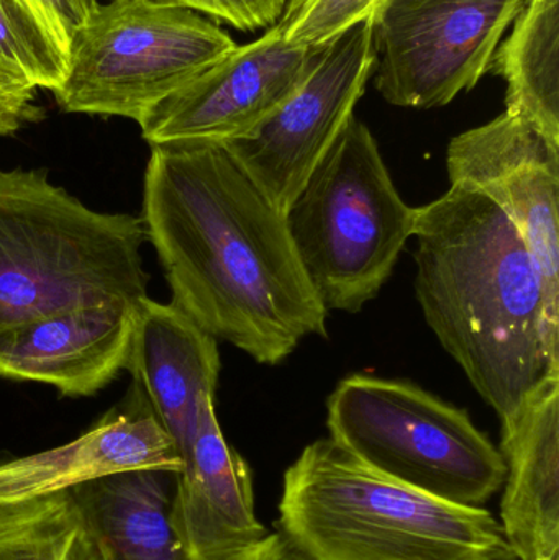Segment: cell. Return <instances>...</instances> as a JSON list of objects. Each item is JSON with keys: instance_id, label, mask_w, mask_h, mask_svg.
I'll list each match as a JSON object with an SVG mask.
<instances>
[{"instance_id": "obj_1", "label": "cell", "mask_w": 559, "mask_h": 560, "mask_svg": "<svg viewBox=\"0 0 559 560\" xmlns=\"http://www.w3.org/2000/svg\"><path fill=\"white\" fill-rule=\"evenodd\" d=\"M173 303L203 331L276 365L327 310L305 278L281 210L225 144H151L143 212Z\"/></svg>"}, {"instance_id": "obj_2", "label": "cell", "mask_w": 559, "mask_h": 560, "mask_svg": "<svg viewBox=\"0 0 559 560\" xmlns=\"http://www.w3.org/2000/svg\"><path fill=\"white\" fill-rule=\"evenodd\" d=\"M416 292L427 325L482 400L511 420L547 375L537 265L492 200L462 186L417 209Z\"/></svg>"}, {"instance_id": "obj_3", "label": "cell", "mask_w": 559, "mask_h": 560, "mask_svg": "<svg viewBox=\"0 0 559 560\" xmlns=\"http://www.w3.org/2000/svg\"><path fill=\"white\" fill-rule=\"evenodd\" d=\"M278 523L312 560H517L488 510L387 479L331 438L286 470Z\"/></svg>"}, {"instance_id": "obj_4", "label": "cell", "mask_w": 559, "mask_h": 560, "mask_svg": "<svg viewBox=\"0 0 559 560\" xmlns=\"http://www.w3.org/2000/svg\"><path fill=\"white\" fill-rule=\"evenodd\" d=\"M141 215L95 212L46 170H0V328L101 303H137L150 275Z\"/></svg>"}, {"instance_id": "obj_5", "label": "cell", "mask_w": 559, "mask_h": 560, "mask_svg": "<svg viewBox=\"0 0 559 560\" xmlns=\"http://www.w3.org/2000/svg\"><path fill=\"white\" fill-rule=\"evenodd\" d=\"M289 235L325 310L357 313L393 275L416 233L370 128L348 121L286 213Z\"/></svg>"}, {"instance_id": "obj_6", "label": "cell", "mask_w": 559, "mask_h": 560, "mask_svg": "<svg viewBox=\"0 0 559 560\" xmlns=\"http://www.w3.org/2000/svg\"><path fill=\"white\" fill-rule=\"evenodd\" d=\"M327 411L335 443L410 489L481 506L504 486V457L469 415L410 382L350 375Z\"/></svg>"}, {"instance_id": "obj_7", "label": "cell", "mask_w": 559, "mask_h": 560, "mask_svg": "<svg viewBox=\"0 0 559 560\" xmlns=\"http://www.w3.org/2000/svg\"><path fill=\"white\" fill-rule=\"evenodd\" d=\"M235 46L216 23L170 0H110L72 36L65 81L53 94L69 114L140 125Z\"/></svg>"}, {"instance_id": "obj_8", "label": "cell", "mask_w": 559, "mask_h": 560, "mask_svg": "<svg viewBox=\"0 0 559 560\" xmlns=\"http://www.w3.org/2000/svg\"><path fill=\"white\" fill-rule=\"evenodd\" d=\"M524 0H384L373 15L376 89L389 104L435 108L471 91Z\"/></svg>"}, {"instance_id": "obj_9", "label": "cell", "mask_w": 559, "mask_h": 560, "mask_svg": "<svg viewBox=\"0 0 559 560\" xmlns=\"http://www.w3.org/2000/svg\"><path fill=\"white\" fill-rule=\"evenodd\" d=\"M374 61L370 16L322 46L298 91L258 131L223 143L284 215L354 117Z\"/></svg>"}, {"instance_id": "obj_10", "label": "cell", "mask_w": 559, "mask_h": 560, "mask_svg": "<svg viewBox=\"0 0 559 560\" xmlns=\"http://www.w3.org/2000/svg\"><path fill=\"white\" fill-rule=\"evenodd\" d=\"M452 186L488 197L521 233L544 289L548 351L559 361V144L505 110L453 138Z\"/></svg>"}, {"instance_id": "obj_11", "label": "cell", "mask_w": 559, "mask_h": 560, "mask_svg": "<svg viewBox=\"0 0 559 560\" xmlns=\"http://www.w3.org/2000/svg\"><path fill=\"white\" fill-rule=\"evenodd\" d=\"M322 46L292 45L272 26L213 62L141 120L151 144L230 143L258 131L292 97Z\"/></svg>"}, {"instance_id": "obj_12", "label": "cell", "mask_w": 559, "mask_h": 560, "mask_svg": "<svg viewBox=\"0 0 559 560\" xmlns=\"http://www.w3.org/2000/svg\"><path fill=\"white\" fill-rule=\"evenodd\" d=\"M135 303H101L0 328V377L51 385L84 398L127 368Z\"/></svg>"}, {"instance_id": "obj_13", "label": "cell", "mask_w": 559, "mask_h": 560, "mask_svg": "<svg viewBox=\"0 0 559 560\" xmlns=\"http://www.w3.org/2000/svg\"><path fill=\"white\" fill-rule=\"evenodd\" d=\"M144 469L180 472L183 460L131 381L124 401L71 443L0 463V500L48 495Z\"/></svg>"}, {"instance_id": "obj_14", "label": "cell", "mask_w": 559, "mask_h": 560, "mask_svg": "<svg viewBox=\"0 0 559 560\" xmlns=\"http://www.w3.org/2000/svg\"><path fill=\"white\" fill-rule=\"evenodd\" d=\"M125 369L184 460L196 438L203 405L216 397L220 374L217 339L173 303L164 305L147 295L135 303Z\"/></svg>"}, {"instance_id": "obj_15", "label": "cell", "mask_w": 559, "mask_h": 560, "mask_svg": "<svg viewBox=\"0 0 559 560\" xmlns=\"http://www.w3.org/2000/svg\"><path fill=\"white\" fill-rule=\"evenodd\" d=\"M171 525L193 560H226L268 535L255 515L248 464L223 438L213 400L177 476Z\"/></svg>"}, {"instance_id": "obj_16", "label": "cell", "mask_w": 559, "mask_h": 560, "mask_svg": "<svg viewBox=\"0 0 559 560\" xmlns=\"http://www.w3.org/2000/svg\"><path fill=\"white\" fill-rule=\"evenodd\" d=\"M501 528L517 560H559V374L502 423Z\"/></svg>"}, {"instance_id": "obj_17", "label": "cell", "mask_w": 559, "mask_h": 560, "mask_svg": "<svg viewBox=\"0 0 559 560\" xmlns=\"http://www.w3.org/2000/svg\"><path fill=\"white\" fill-rule=\"evenodd\" d=\"M177 470L144 469L71 490L104 560H193L171 525Z\"/></svg>"}, {"instance_id": "obj_18", "label": "cell", "mask_w": 559, "mask_h": 560, "mask_svg": "<svg viewBox=\"0 0 559 560\" xmlns=\"http://www.w3.org/2000/svg\"><path fill=\"white\" fill-rule=\"evenodd\" d=\"M491 71L508 84L505 110L559 144V0H524Z\"/></svg>"}, {"instance_id": "obj_19", "label": "cell", "mask_w": 559, "mask_h": 560, "mask_svg": "<svg viewBox=\"0 0 559 560\" xmlns=\"http://www.w3.org/2000/svg\"><path fill=\"white\" fill-rule=\"evenodd\" d=\"M0 560H104L71 490L0 500Z\"/></svg>"}, {"instance_id": "obj_20", "label": "cell", "mask_w": 559, "mask_h": 560, "mask_svg": "<svg viewBox=\"0 0 559 560\" xmlns=\"http://www.w3.org/2000/svg\"><path fill=\"white\" fill-rule=\"evenodd\" d=\"M69 45L30 0H0V74L56 92L68 69Z\"/></svg>"}, {"instance_id": "obj_21", "label": "cell", "mask_w": 559, "mask_h": 560, "mask_svg": "<svg viewBox=\"0 0 559 560\" xmlns=\"http://www.w3.org/2000/svg\"><path fill=\"white\" fill-rule=\"evenodd\" d=\"M384 0H288L276 23L292 45L321 46L370 19Z\"/></svg>"}, {"instance_id": "obj_22", "label": "cell", "mask_w": 559, "mask_h": 560, "mask_svg": "<svg viewBox=\"0 0 559 560\" xmlns=\"http://www.w3.org/2000/svg\"><path fill=\"white\" fill-rule=\"evenodd\" d=\"M199 13L222 20L243 32L276 25L288 0H170Z\"/></svg>"}, {"instance_id": "obj_23", "label": "cell", "mask_w": 559, "mask_h": 560, "mask_svg": "<svg viewBox=\"0 0 559 560\" xmlns=\"http://www.w3.org/2000/svg\"><path fill=\"white\" fill-rule=\"evenodd\" d=\"M36 105V89L0 74V137H9L30 124L42 120Z\"/></svg>"}, {"instance_id": "obj_24", "label": "cell", "mask_w": 559, "mask_h": 560, "mask_svg": "<svg viewBox=\"0 0 559 560\" xmlns=\"http://www.w3.org/2000/svg\"><path fill=\"white\" fill-rule=\"evenodd\" d=\"M53 23L59 35L71 42L82 23L101 5V0H30Z\"/></svg>"}, {"instance_id": "obj_25", "label": "cell", "mask_w": 559, "mask_h": 560, "mask_svg": "<svg viewBox=\"0 0 559 560\" xmlns=\"http://www.w3.org/2000/svg\"><path fill=\"white\" fill-rule=\"evenodd\" d=\"M226 560H312L299 551L281 532L268 533L261 541Z\"/></svg>"}]
</instances>
